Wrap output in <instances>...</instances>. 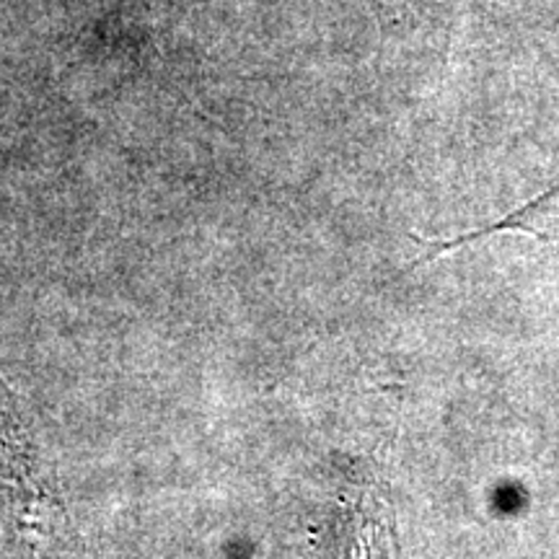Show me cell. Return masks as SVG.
I'll return each instance as SVG.
<instances>
[{
  "mask_svg": "<svg viewBox=\"0 0 559 559\" xmlns=\"http://www.w3.org/2000/svg\"><path fill=\"white\" fill-rule=\"evenodd\" d=\"M492 234H521V236H531V239L539 241H549V243H559V185L551 187L549 192H544L542 198L531 200L528 205H523L513 213L506 215V218L492 223V226L477 230V234H464L456 236V239H449L443 243H430L425 254V260L438 254H449V251L464 247V243H472L481 239V236H492Z\"/></svg>",
  "mask_w": 559,
  "mask_h": 559,
  "instance_id": "6da1fadb",
  "label": "cell"
}]
</instances>
